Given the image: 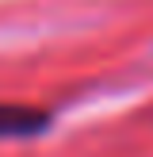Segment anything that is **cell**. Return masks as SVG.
<instances>
[{"mask_svg":"<svg viewBox=\"0 0 153 157\" xmlns=\"http://www.w3.org/2000/svg\"><path fill=\"white\" fill-rule=\"evenodd\" d=\"M50 127V111L19 104H0V138H35Z\"/></svg>","mask_w":153,"mask_h":157,"instance_id":"obj_1","label":"cell"}]
</instances>
